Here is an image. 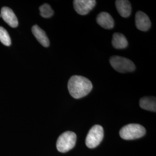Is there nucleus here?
I'll return each mask as SVG.
<instances>
[{"label":"nucleus","mask_w":156,"mask_h":156,"mask_svg":"<svg viewBox=\"0 0 156 156\" xmlns=\"http://www.w3.org/2000/svg\"><path fill=\"white\" fill-rule=\"evenodd\" d=\"M93 89V84L87 78L82 76L73 75L69 79L68 89L69 94L75 99L86 96Z\"/></svg>","instance_id":"obj_1"},{"label":"nucleus","mask_w":156,"mask_h":156,"mask_svg":"<svg viewBox=\"0 0 156 156\" xmlns=\"http://www.w3.org/2000/svg\"><path fill=\"white\" fill-rule=\"evenodd\" d=\"M119 134L123 140H136L145 135L146 129L138 124H129L122 128Z\"/></svg>","instance_id":"obj_2"},{"label":"nucleus","mask_w":156,"mask_h":156,"mask_svg":"<svg viewBox=\"0 0 156 156\" xmlns=\"http://www.w3.org/2000/svg\"><path fill=\"white\" fill-rule=\"evenodd\" d=\"M76 135L72 131L64 132L58 137L56 147L58 151L66 153L71 150L76 144Z\"/></svg>","instance_id":"obj_3"},{"label":"nucleus","mask_w":156,"mask_h":156,"mask_svg":"<svg viewBox=\"0 0 156 156\" xmlns=\"http://www.w3.org/2000/svg\"><path fill=\"white\" fill-rule=\"evenodd\" d=\"M109 62L112 67L119 73H130L135 69L134 62L125 57L113 56L110 58Z\"/></svg>","instance_id":"obj_4"},{"label":"nucleus","mask_w":156,"mask_h":156,"mask_svg":"<svg viewBox=\"0 0 156 156\" xmlns=\"http://www.w3.org/2000/svg\"><path fill=\"white\" fill-rule=\"evenodd\" d=\"M104 138V129L100 125H95L90 129L86 139V145L90 149L100 144Z\"/></svg>","instance_id":"obj_5"},{"label":"nucleus","mask_w":156,"mask_h":156,"mask_svg":"<svg viewBox=\"0 0 156 156\" xmlns=\"http://www.w3.org/2000/svg\"><path fill=\"white\" fill-rule=\"evenodd\" d=\"M96 4L95 0H75L73 6L75 11L80 15H86L91 11Z\"/></svg>","instance_id":"obj_6"},{"label":"nucleus","mask_w":156,"mask_h":156,"mask_svg":"<svg viewBox=\"0 0 156 156\" xmlns=\"http://www.w3.org/2000/svg\"><path fill=\"white\" fill-rule=\"evenodd\" d=\"M135 24L138 30L142 31H146L151 28V20L144 12H137L135 15Z\"/></svg>","instance_id":"obj_7"},{"label":"nucleus","mask_w":156,"mask_h":156,"mask_svg":"<svg viewBox=\"0 0 156 156\" xmlns=\"http://www.w3.org/2000/svg\"><path fill=\"white\" fill-rule=\"evenodd\" d=\"M1 17L9 26L15 28L18 26V20L14 12L8 7H3L1 12Z\"/></svg>","instance_id":"obj_8"},{"label":"nucleus","mask_w":156,"mask_h":156,"mask_svg":"<svg viewBox=\"0 0 156 156\" xmlns=\"http://www.w3.org/2000/svg\"><path fill=\"white\" fill-rule=\"evenodd\" d=\"M97 22L105 29H111L114 27V20L110 14L105 12H101L97 17Z\"/></svg>","instance_id":"obj_9"},{"label":"nucleus","mask_w":156,"mask_h":156,"mask_svg":"<svg viewBox=\"0 0 156 156\" xmlns=\"http://www.w3.org/2000/svg\"><path fill=\"white\" fill-rule=\"evenodd\" d=\"M117 11L123 17H128L131 13V5L129 1L117 0L115 2Z\"/></svg>","instance_id":"obj_10"},{"label":"nucleus","mask_w":156,"mask_h":156,"mask_svg":"<svg viewBox=\"0 0 156 156\" xmlns=\"http://www.w3.org/2000/svg\"><path fill=\"white\" fill-rule=\"evenodd\" d=\"M32 33L39 43L44 47H48L50 42L45 31L39 27L38 26L35 25L32 27Z\"/></svg>","instance_id":"obj_11"},{"label":"nucleus","mask_w":156,"mask_h":156,"mask_svg":"<svg viewBox=\"0 0 156 156\" xmlns=\"http://www.w3.org/2000/svg\"><path fill=\"white\" fill-rule=\"evenodd\" d=\"M112 43L113 46L117 49H124L128 46L127 39L122 34H114Z\"/></svg>","instance_id":"obj_12"},{"label":"nucleus","mask_w":156,"mask_h":156,"mask_svg":"<svg viewBox=\"0 0 156 156\" xmlns=\"http://www.w3.org/2000/svg\"><path fill=\"white\" fill-rule=\"evenodd\" d=\"M140 105L142 109L149 111H156V101L155 97H145L140 101Z\"/></svg>","instance_id":"obj_13"},{"label":"nucleus","mask_w":156,"mask_h":156,"mask_svg":"<svg viewBox=\"0 0 156 156\" xmlns=\"http://www.w3.org/2000/svg\"><path fill=\"white\" fill-rule=\"evenodd\" d=\"M41 16L44 18L51 17L54 14V11L49 4H45L39 7Z\"/></svg>","instance_id":"obj_14"},{"label":"nucleus","mask_w":156,"mask_h":156,"mask_svg":"<svg viewBox=\"0 0 156 156\" xmlns=\"http://www.w3.org/2000/svg\"><path fill=\"white\" fill-rule=\"evenodd\" d=\"M0 42L6 46H9L11 44V39L9 34L2 27H0Z\"/></svg>","instance_id":"obj_15"}]
</instances>
